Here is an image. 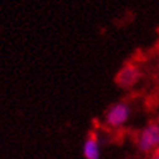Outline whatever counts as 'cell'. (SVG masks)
<instances>
[{
	"mask_svg": "<svg viewBox=\"0 0 159 159\" xmlns=\"http://www.w3.org/2000/svg\"><path fill=\"white\" fill-rule=\"evenodd\" d=\"M158 151H159V150H158Z\"/></svg>",
	"mask_w": 159,
	"mask_h": 159,
	"instance_id": "8992f818",
	"label": "cell"
},
{
	"mask_svg": "<svg viewBox=\"0 0 159 159\" xmlns=\"http://www.w3.org/2000/svg\"><path fill=\"white\" fill-rule=\"evenodd\" d=\"M82 154L85 159H101L102 149H101V140L97 133L91 132L85 138L82 145Z\"/></svg>",
	"mask_w": 159,
	"mask_h": 159,
	"instance_id": "277c9868",
	"label": "cell"
},
{
	"mask_svg": "<svg viewBox=\"0 0 159 159\" xmlns=\"http://www.w3.org/2000/svg\"><path fill=\"white\" fill-rule=\"evenodd\" d=\"M141 69L136 64H125L124 67L117 72L116 75V84L123 89H129L141 80Z\"/></svg>",
	"mask_w": 159,
	"mask_h": 159,
	"instance_id": "3957f363",
	"label": "cell"
},
{
	"mask_svg": "<svg viewBox=\"0 0 159 159\" xmlns=\"http://www.w3.org/2000/svg\"><path fill=\"white\" fill-rule=\"evenodd\" d=\"M136 145L143 154L157 153L155 150H159V120L150 121L140 130L136 138Z\"/></svg>",
	"mask_w": 159,
	"mask_h": 159,
	"instance_id": "6da1fadb",
	"label": "cell"
},
{
	"mask_svg": "<svg viewBox=\"0 0 159 159\" xmlns=\"http://www.w3.org/2000/svg\"><path fill=\"white\" fill-rule=\"evenodd\" d=\"M150 159H159V151H157V153H154L153 155H151Z\"/></svg>",
	"mask_w": 159,
	"mask_h": 159,
	"instance_id": "5b68a950",
	"label": "cell"
},
{
	"mask_svg": "<svg viewBox=\"0 0 159 159\" xmlns=\"http://www.w3.org/2000/svg\"><path fill=\"white\" fill-rule=\"evenodd\" d=\"M130 114H132L130 106L127 102H116L112 106H110V108L106 111L104 123L107 127L112 129L121 128L128 123Z\"/></svg>",
	"mask_w": 159,
	"mask_h": 159,
	"instance_id": "7a4b0ae2",
	"label": "cell"
}]
</instances>
